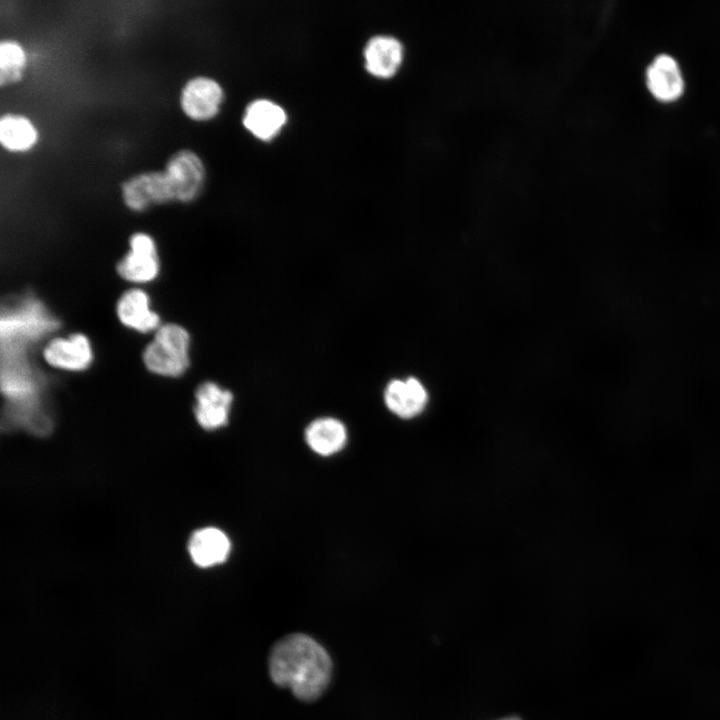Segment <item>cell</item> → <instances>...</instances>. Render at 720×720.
Listing matches in <instances>:
<instances>
[{
    "label": "cell",
    "instance_id": "cell-1",
    "mask_svg": "<svg viewBox=\"0 0 720 720\" xmlns=\"http://www.w3.org/2000/svg\"><path fill=\"white\" fill-rule=\"evenodd\" d=\"M268 672L276 686L289 689L298 700L310 703L318 700L329 687L333 662L317 640L296 632L273 645Z\"/></svg>",
    "mask_w": 720,
    "mask_h": 720
},
{
    "label": "cell",
    "instance_id": "cell-2",
    "mask_svg": "<svg viewBox=\"0 0 720 720\" xmlns=\"http://www.w3.org/2000/svg\"><path fill=\"white\" fill-rule=\"evenodd\" d=\"M189 347L190 335L184 327L174 323L164 324L145 347L144 364L160 376H181L190 364Z\"/></svg>",
    "mask_w": 720,
    "mask_h": 720
},
{
    "label": "cell",
    "instance_id": "cell-3",
    "mask_svg": "<svg viewBox=\"0 0 720 720\" xmlns=\"http://www.w3.org/2000/svg\"><path fill=\"white\" fill-rule=\"evenodd\" d=\"M125 204L134 211H143L152 203L176 200L172 183L165 171L136 175L122 185Z\"/></svg>",
    "mask_w": 720,
    "mask_h": 720
},
{
    "label": "cell",
    "instance_id": "cell-4",
    "mask_svg": "<svg viewBox=\"0 0 720 720\" xmlns=\"http://www.w3.org/2000/svg\"><path fill=\"white\" fill-rule=\"evenodd\" d=\"M129 244L130 251L117 264L118 274L134 283L152 281L160 267L154 240L146 233H135Z\"/></svg>",
    "mask_w": 720,
    "mask_h": 720
},
{
    "label": "cell",
    "instance_id": "cell-5",
    "mask_svg": "<svg viewBox=\"0 0 720 720\" xmlns=\"http://www.w3.org/2000/svg\"><path fill=\"white\" fill-rule=\"evenodd\" d=\"M164 171L172 183L176 200L187 202L197 196L204 180V166L194 152H176L169 158Z\"/></svg>",
    "mask_w": 720,
    "mask_h": 720
},
{
    "label": "cell",
    "instance_id": "cell-6",
    "mask_svg": "<svg viewBox=\"0 0 720 720\" xmlns=\"http://www.w3.org/2000/svg\"><path fill=\"white\" fill-rule=\"evenodd\" d=\"M45 361L52 367L82 371L91 364L93 352L89 339L80 333L52 339L43 350Z\"/></svg>",
    "mask_w": 720,
    "mask_h": 720
},
{
    "label": "cell",
    "instance_id": "cell-7",
    "mask_svg": "<svg viewBox=\"0 0 720 720\" xmlns=\"http://www.w3.org/2000/svg\"><path fill=\"white\" fill-rule=\"evenodd\" d=\"M223 99L220 85L207 77L189 80L181 92L180 104L184 113L195 120L215 116Z\"/></svg>",
    "mask_w": 720,
    "mask_h": 720
},
{
    "label": "cell",
    "instance_id": "cell-8",
    "mask_svg": "<svg viewBox=\"0 0 720 720\" xmlns=\"http://www.w3.org/2000/svg\"><path fill=\"white\" fill-rule=\"evenodd\" d=\"M195 417L204 429L214 430L227 424L233 395L214 382H204L196 390Z\"/></svg>",
    "mask_w": 720,
    "mask_h": 720
},
{
    "label": "cell",
    "instance_id": "cell-9",
    "mask_svg": "<svg viewBox=\"0 0 720 720\" xmlns=\"http://www.w3.org/2000/svg\"><path fill=\"white\" fill-rule=\"evenodd\" d=\"M646 84L652 96L664 103L677 100L684 91L679 64L668 54L657 55L648 65Z\"/></svg>",
    "mask_w": 720,
    "mask_h": 720
},
{
    "label": "cell",
    "instance_id": "cell-10",
    "mask_svg": "<svg viewBox=\"0 0 720 720\" xmlns=\"http://www.w3.org/2000/svg\"><path fill=\"white\" fill-rule=\"evenodd\" d=\"M384 401L393 414L408 419L424 410L428 394L417 378L394 379L385 388Z\"/></svg>",
    "mask_w": 720,
    "mask_h": 720
},
{
    "label": "cell",
    "instance_id": "cell-11",
    "mask_svg": "<svg viewBox=\"0 0 720 720\" xmlns=\"http://www.w3.org/2000/svg\"><path fill=\"white\" fill-rule=\"evenodd\" d=\"M116 312L123 325L140 333L159 328L160 317L150 308L149 296L141 289H130L121 295Z\"/></svg>",
    "mask_w": 720,
    "mask_h": 720
},
{
    "label": "cell",
    "instance_id": "cell-12",
    "mask_svg": "<svg viewBox=\"0 0 720 720\" xmlns=\"http://www.w3.org/2000/svg\"><path fill=\"white\" fill-rule=\"evenodd\" d=\"M230 550L231 543L227 535L214 527L197 530L188 543V551L193 562L204 568L223 563Z\"/></svg>",
    "mask_w": 720,
    "mask_h": 720
},
{
    "label": "cell",
    "instance_id": "cell-13",
    "mask_svg": "<svg viewBox=\"0 0 720 720\" xmlns=\"http://www.w3.org/2000/svg\"><path fill=\"white\" fill-rule=\"evenodd\" d=\"M309 448L321 456L339 452L346 443L345 425L336 418L322 417L312 421L305 430Z\"/></svg>",
    "mask_w": 720,
    "mask_h": 720
},
{
    "label": "cell",
    "instance_id": "cell-14",
    "mask_svg": "<svg viewBox=\"0 0 720 720\" xmlns=\"http://www.w3.org/2000/svg\"><path fill=\"white\" fill-rule=\"evenodd\" d=\"M367 70L374 76L388 78L394 75L402 60V46L389 36L372 38L364 51Z\"/></svg>",
    "mask_w": 720,
    "mask_h": 720
},
{
    "label": "cell",
    "instance_id": "cell-15",
    "mask_svg": "<svg viewBox=\"0 0 720 720\" xmlns=\"http://www.w3.org/2000/svg\"><path fill=\"white\" fill-rule=\"evenodd\" d=\"M286 121L283 109L277 104L260 99L252 102L246 109L243 123L257 138L269 140L273 138Z\"/></svg>",
    "mask_w": 720,
    "mask_h": 720
},
{
    "label": "cell",
    "instance_id": "cell-16",
    "mask_svg": "<svg viewBox=\"0 0 720 720\" xmlns=\"http://www.w3.org/2000/svg\"><path fill=\"white\" fill-rule=\"evenodd\" d=\"M37 140L33 124L24 116L7 114L0 119V142L10 151L30 149Z\"/></svg>",
    "mask_w": 720,
    "mask_h": 720
},
{
    "label": "cell",
    "instance_id": "cell-17",
    "mask_svg": "<svg viewBox=\"0 0 720 720\" xmlns=\"http://www.w3.org/2000/svg\"><path fill=\"white\" fill-rule=\"evenodd\" d=\"M26 63V55L16 41L4 40L0 43V84L19 80Z\"/></svg>",
    "mask_w": 720,
    "mask_h": 720
},
{
    "label": "cell",
    "instance_id": "cell-18",
    "mask_svg": "<svg viewBox=\"0 0 720 720\" xmlns=\"http://www.w3.org/2000/svg\"><path fill=\"white\" fill-rule=\"evenodd\" d=\"M502 720H520V719L515 718V717H511V718H506V719H502Z\"/></svg>",
    "mask_w": 720,
    "mask_h": 720
}]
</instances>
